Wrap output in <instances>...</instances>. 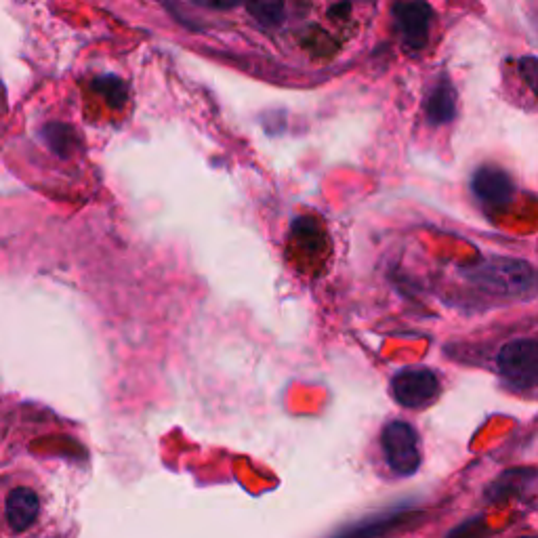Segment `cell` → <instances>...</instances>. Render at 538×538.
<instances>
[{"mask_svg":"<svg viewBox=\"0 0 538 538\" xmlns=\"http://www.w3.org/2000/svg\"><path fill=\"white\" fill-rule=\"evenodd\" d=\"M471 190L490 209H503L505 204L511 202L515 192L511 177L496 167H482L480 171H475L471 179Z\"/></svg>","mask_w":538,"mask_h":538,"instance_id":"cell-6","label":"cell"},{"mask_svg":"<svg viewBox=\"0 0 538 538\" xmlns=\"http://www.w3.org/2000/svg\"><path fill=\"white\" fill-rule=\"evenodd\" d=\"M503 379L517 389H532L538 379V345L532 337L505 343L496 358Z\"/></svg>","mask_w":538,"mask_h":538,"instance_id":"cell-3","label":"cell"},{"mask_svg":"<svg viewBox=\"0 0 538 538\" xmlns=\"http://www.w3.org/2000/svg\"><path fill=\"white\" fill-rule=\"evenodd\" d=\"M248 11L265 28H274L284 22V5L280 3H255L248 7Z\"/></svg>","mask_w":538,"mask_h":538,"instance_id":"cell-11","label":"cell"},{"mask_svg":"<svg viewBox=\"0 0 538 538\" xmlns=\"http://www.w3.org/2000/svg\"><path fill=\"white\" fill-rule=\"evenodd\" d=\"M391 389L402 406L423 408L438 398L440 381L427 368H406L393 377Z\"/></svg>","mask_w":538,"mask_h":538,"instance_id":"cell-4","label":"cell"},{"mask_svg":"<svg viewBox=\"0 0 538 538\" xmlns=\"http://www.w3.org/2000/svg\"><path fill=\"white\" fill-rule=\"evenodd\" d=\"M471 282L499 295H524L534 288V272L524 261L490 257L482 265L471 269Z\"/></svg>","mask_w":538,"mask_h":538,"instance_id":"cell-1","label":"cell"},{"mask_svg":"<svg viewBox=\"0 0 538 538\" xmlns=\"http://www.w3.org/2000/svg\"><path fill=\"white\" fill-rule=\"evenodd\" d=\"M396 26L408 51H421L427 45L431 26V7L425 3H400L393 7Z\"/></svg>","mask_w":538,"mask_h":538,"instance_id":"cell-5","label":"cell"},{"mask_svg":"<svg viewBox=\"0 0 538 538\" xmlns=\"http://www.w3.org/2000/svg\"><path fill=\"white\" fill-rule=\"evenodd\" d=\"M40 501L34 490L15 488L7 496V522L15 532L28 530L38 517Z\"/></svg>","mask_w":538,"mask_h":538,"instance_id":"cell-7","label":"cell"},{"mask_svg":"<svg viewBox=\"0 0 538 538\" xmlns=\"http://www.w3.org/2000/svg\"><path fill=\"white\" fill-rule=\"evenodd\" d=\"M381 446L389 469L396 475H412L421 467L419 436L412 425L404 421H391L385 425Z\"/></svg>","mask_w":538,"mask_h":538,"instance_id":"cell-2","label":"cell"},{"mask_svg":"<svg viewBox=\"0 0 538 538\" xmlns=\"http://www.w3.org/2000/svg\"><path fill=\"white\" fill-rule=\"evenodd\" d=\"M457 112V93L448 80H442L427 99V116L433 124H446Z\"/></svg>","mask_w":538,"mask_h":538,"instance_id":"cell-8","label":"cell"},{"mask_svg":"<svg viewBox=\"0 0 538 538\" xmlns=\"http://www.w3.org/2000/svg\"><path fill=\"white\" fill-rule=\"evenodd\" d=\"M93 89L106 97L112 106H122V101L127 99V87L116 76H101L93 82Z\"/></svg>","mask_w":538,"mask_h":538,"instance_id":"cell-10","label":"cell"},{"mask_svg":"<svg viewBox=\"0 0 538 538\" xmlns=\"http://www.w3.org/2000/svg\"><path fill=\"white\" fill-rule=\"evenodd\" d=\"M45 139L49 148L59 156H70L76 148V133L66 124H49L45 129Z\"/></svg>","mask_w":538,"mask_h":538,"instance_id":"cell-9","label":"cell"}]
</instances>
